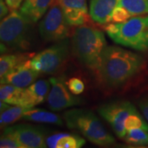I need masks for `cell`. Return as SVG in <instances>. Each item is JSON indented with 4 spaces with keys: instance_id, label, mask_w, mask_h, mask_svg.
<instances>
[{
    "instance_id": "cell-11",
    "label": "cell",
    "mask_w": 148,
    "mask_h": 148,
    "mask_svg": "<svg viewBox=\"0 0 148 148\" xmlns=\"http://www.w3.org/2000/svg\"><path fill=\"white\" fill-rule=\"evenodd\" d=\"M64 12L67 21L71 27L86 24L90 18L86 0H54Z\"/></svg>"
},
{
    "instance_id": "cell-10",
    "label": "cell",
    "mask_w": 148,
    "mask_h": 148,
    "mask_svg": "<svg viewBox=\"0 0 148 148\" xmlns=\"http://www.w3.org/2000/svg\"><path fill=\"white\" fill-rule=\"evenodd\" d=\"M3 132L13 136L23 148L47 147L46 136L44 130L30 124H15L4 127Z\"/></svg>"
},
{
    "instance_id": "cell-15",
    "label": "cell",
    "mask_w": 148,
    "mask_h": 148,
    "mask_svg": "<svg viewBox=\"0 0 148 148\" xmlns=\"http://www.w3.org/2000/svg\"><path fill=\"white\" fill-rule=\"evenodd\" d=\"M54 0H23L19 10L35 24L41 20Z\"/></svg>"
},
{
    "instance_id": "cell-4",
    "label": "cell",
    "mask_w": 148,
    "mask_h": 148,
    "mask_svg": "<svg viewBox=\"0 0 148 148\" xmlns=\"http://www.w3.org/2000/svg\"><path fill=\"white\" fill-rule=\"evenodd\" d=\"M105 30L117 45L148 53V14L132 16L123 22L108 23Z\"/></svg>"
},
{
    "instance_id": "cell-7",
    "label": "cell",
    "mask_w": 148,
    "mask_h": 148,
    "mask_svg": "<svg viewBox=\"0 0 148 148\" xmlns=\"http://www.w3.org/2000/svg\"><path fill=\"white\" fill-rule=\"evenodd\" d=\"M70 27L61 7L53 1L40 21L38 32L44 42H57L70 36Z\"/></svg>"
},
{
    "instance_id": "cell-18",
    "label": "cell",
    "mask_w": 148,
    "mask_h": 148,
    "mask_svg": "<svg viewBox=\"0 0 148 148\" xmlns=\"http://www.w3.org/2000/svg\"><path fill=\"white\" fill-rule=\"evenodd\" d=\"M34 55L35 53L25 52L2 54L0 58V78H3L11 70L15 69L23 62L32 58Z\"/></svg>"
},
{
    "instance_id": "cell-28",
    "label": "cell",
    "mask_w": 148,
    "mask_h": 148,
    "mask_svg": "<svg viewBox=\"0 0 148 148\" xmlns=\"http://www.w3.org/2000/svg\"><path fill=\"white\" fill-rule=\"evenodd\" d=\"M6 3L8 4L11 11L18 10L20 9L23 0H5Z\"/></svg>"
},
{
    "instance_id": "cell-23",
    "label": "cell",
    "mask_w": 148,
    "mask_h": 148,
    "mask_svg": "<svg viewBox=\"0 0 148 148\" xmlns=\"http://www.w3.org/2000/svg\"><path fill=\"white\" fill-rule=\"evenodd\" d=\"M131 17H132L131 14L125 8H123V7H120V6H116L111 13L110 23L123 22Z\"/></svg>"
},
{
    "instance_id": "cell-5",
    "label": "cell",
    "mask_w": 148,
    "mask_h": 148,
    "mask_svg": "<svg viewBox=\"0 0 148 148\" xmlns=\"http://www.w3.org/2000/svg\"><path fill=\"white\" fill-rule=\"evenodd\" d=\"M67 127L80 132L86 139L100 147H109L115 139L106 129L101 119L90 110L72 109L63 114Z\"/></svg>"
},
{
    "instance_id": "cell-14",
    "label": "cell",
    "mask_w": 148,
    "mask_h": 148,
    "mask_svg": "<svg viewBox=\"0 0 148 148\" xmlns=\"http://www.w3.org/2000/svg\"><path fill=\"white\" fill-rule=\"evenodd\" d=\"M118 3L119 0H90V18L100 25L110 23L111 13Z\"/></svg>"
},
{
    "instance_id": "cell-12",
    "label": "cell",
    "mask_w": 148,
    "mask_h": 148,
    "mask_svg": "<svg viewBox=\"0 0 148 148\" xmlns=\"http://www.w3.org/2000/svg\"><path fill=\"white\" fill-rule=\"evenodd\" d=\"M40 74L32 68L30 58L11 70L3 78H0V82L1 84H10L26 88L35 82Z\"/></svg>"
},
{
    "instance_id": "cell-6",
    "label": "cell",
    "mask_w": 148,
    "mask_h": 148,
    "mask_svg": "<svg viewBox=\"0 0 148 148\" xmlns=\"http://www.w3.org/2000/svg\"><path fill=\"white\" fill-rule=\"evenodd\" d=\"M71 40L69 38L55 42L31 58L32 67L43 74L53 75L63 69L69 59Z\"/></svg>"
},
{
    "instance_id": "cell-16",
    "label": "cell",
    "mask_w": 148,
    "mask_h": 148,
    "mask_svg": "<svg viewBox=\"0 0 148 148\" xmlns=\"http://www.w3.org/2000/svg\"><path fill=\"white\" fill-rule=\"evenodd\" d=\"M85 144V138L71 133H55L46 139L47 147L50 148H80Z\"/></svg>"
},
{
    "instance_id": "cell-22",
    "label": "cell",
    "mask_w": 148,
    "mask_h": 148,
    "mask_svg": "<svg viewBox=\"0 0 148 148\" xmlns=\"http://www.w3.org/2000/svg\"><path fill=\"white\" fill-rule=\"evenodd\" d=\"M122 140L133 146H148V131L142 128L131 129Z\"/></svg>"
},
{
    "instance_id": "cell-20",
    "label": "cell",
    "mask_w": 148,
    "mask_h": 148,
    "mask_svg": "<svg viewBox=\"0 0 148 148\" xmlns=\"http://www.w3.org/2000/svg\"><path fill=\"white\" fill-rule=\"evenodd\" d=\"M30 107L21 106H9L6 110L1 111L0 114V125L1 127H5L16 123L20 119H22L23 115Z\"/></svg>"
},
{
    "instance_id": "cell-26",
    "label": "cell",
    "mask_w": 148,
    "mask_h": 148,
    "mask_svg": "<svg viewBox=\"0 0 148 148\" xmlns=\"http://www.w3.org/2000/svg\"><path fill=\"white\" fill-rule=\"evenodd\" d=\"M141 113L148 123V96L141 98L138 103Z\"/></svg>"
},
{
    "instance_id": "cell-2",
    "label": "cell",
    "mask_w": 148,
    "mask_h": 148,
    "mask_svg": "<svg viewBox=\"0 0 148 148\" xmlns=\"http://www.w3.org/2000/svg\"><path fill=\"white\" fill-rule=\"evenodd\" d=\"M34 25L20 10L11 11L0 23L2 54L9 51L26 52L32 49L36 42Z\"/></svg>"
},
{
    "instance_id": "cell-25",
    "label": "cell",
    "mask_w": 148,
    "mask_h": 148,
    "mask_svg": "<svg viewBox=\"0 0 148 148\" xmlns=\"http://www.w3.org/2000/svg\"><path fill=\"white\" fill-rule=\"evenodd\" d=\"M67 85L70 91L76 95H79L85 90L84 82L78 77H72L67 81Z\"/></svg>"
},
{
    "instance_id": "cell-13",
    "label": "cell",
    "mask_w": 148,
    "mask_h": 148,
    "mask_svg": "<svg viewBox=\"0 0 148 148\" xmlns=\"http://www.w3.org/2000/svg\"><path fill=\"white\" fill-rule=\"evenodd\" d=\"M0 99L11 106H21L34 108L31 97L26 88L10 84H1Z\"/></svg>"
},
{
    "instance_id": "cell-21",
    "label": "cell",
    "mask_w": 148,
    "mask_h": 148,
    "mask_svg": "<svg viewBox=\"0 0 148 148\" xmlns=\"http://www.w3.org/2000/svg\"><path fill=\"white\" fill-rule=\"evenodd\" d=\"M117 6L125 8L132 16L148 14V0H119Z\"/></svg>"
},
{
    "instance_id": "cell-24",
    "label": "cell",
    "mask_w": 148,
    "mask_h": 148,
    "mask_svg": "<svg viewBox=\"0 0 148 148\" xmlns=\"http://www.w3.org/2000/svg\"><path fill=\"white\" fill-rule=\"evenodd\" d=\"M1 148H23L21 144L13 136L8 133L3 132L0 138Z\"/></svg>"
},
{
    "instance_id": "cell-27",
    "label": "cell",
    "mask_w": 148,
    "mask_h": 148,
    "mask_svg": "<svg viewBox=\"0 0 148 148\" xmlns=\"http://www.w3.org/2000/svg\"><path fill=\"white\" fill-rule=\"evenodd\" d=\"M11 12L10 8L6 3L5 0H0V18L3 19L6 16H8Z\"/></svg>"
},
{
    "instance_id": "cell-9",
    "label": "cell",
    "mask_w": 148,
    "mask_h": 148,
    "mask_svg": "<svg viewBox=\"0 0 148 148\" xmlns=\"http://www.w3.org/2000/svg\"><path fill=\"white\" fill-rule=\"evenodd\" d=\"M49 81L51 87L48 95L47 102L50 110L58 112L83 103L82 98L70 91L65 76L53 77L49 78Z\"/></svg>"
},
{
    "instance_id": "cell-17",
    "label": "cell",
    "mask_w": 148,
    "mask_h": 148,
    "mask_svg": "<svg viewBox=\"0 0 148 148\" xmlns=\"http://www.w3.org/2000/svg\"><path fill=\"white\" fill-rule=\"evenodd\" d=\"M22 119L27 121L46 124H54L58 126H63L64 123V119H62L61 117L53 112L35 108H31L30 110H28L23 115Z\"/></svg>"
},
{
    "instance_id": "cell-19",
    "label": "cell",
    "mask_w": 148,
    "mask_h": 148,
    "mask_svg": "<svg viewBox=\"0 0 148 148\" xmlns=\"http://www.w3.org/2000/svg\"><path fill=\"white\" fill-rule=\"evenodd\" d=\"M51 83L49 80L40 79L27 87V92L31 97L33 106H36L47 101L50 90Z\"/></svg>"
},
{
    "instance_id": "cell-8",
    "label": "cell",
    "mask_w": 148,
    "mask_h": 148,
    "mask_svg": "<svg viewBox=\"0 0 148 148\" xmlns=\"http://www.w3.org/2000/svg\"><path fill=\"white\" fill-rule=\"evenodd\" d=\"M97 111L110 124L117 137L123 139L127 132L126 123L128 119L138 110L130 101H116L101 105Z\"/></svg>"
},
{
    "instance_id": "cell-3",
    "label": "cell",
    "mask_w": 148,
    "mask_h": 148,
    "mask_svg": "<svg viewBox=\"0 0 148 148\" xmlns=\"http://www.w3.org/2000/svg\"><path fill=\"white\" fill-rule=\"evenodd\" d=\"M107 46L105 35L98 28L85 24L76 27L72 34V53L80 64L91 70L98 68Z\"/></svg>"
},
{
    "instance_id": "cell-1",
    "label": "cell",
    "mask_w": 148,
    "mask_h": 148,
    "mask_svg": "<svg viewBox=\"0 0 148 148\" xmlns=\"http://www.w3.org/2000/svg\"><path fill=\"white\" fill-rule=\"evenodd\" d=\"M142 55L126 49L110 45L102 53L96 75L108 88H119L140 73L145 67Z\"/></svg>"
}]
</instances>
